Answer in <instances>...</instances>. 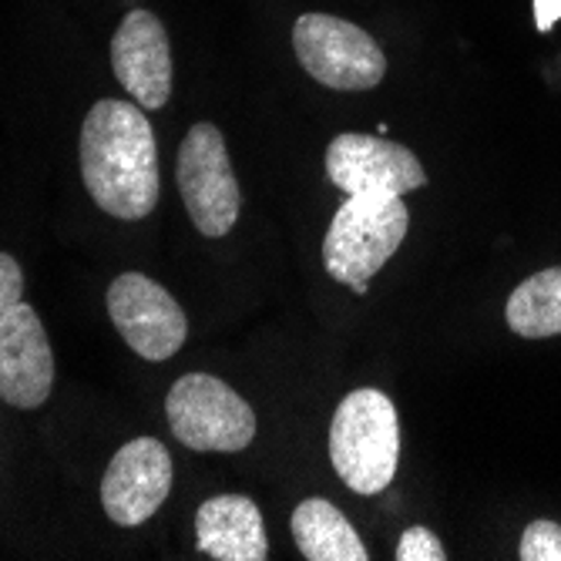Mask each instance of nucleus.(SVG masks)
<instances>
[{"label": "nucleus", "mask_w": 561, "mask_h": 561, "mask_svg": "<svg viewBox=\"0 0 561 561\" xmlns=\"http://www.w3.org/2000/svg\"><path fill=\"white\" fill-rule=\"evenodd\" d=\"M330 461L356 494H380L400 461V421L387 393L364 387L340 400L330 424Z\"/></svg>", "instance_id": "2"}, {"label": "nucleus", "mask_w": 561, "mask_h": 561, "mask_svg": "<svg viewBox=\"0 0 561 561\" xmlns=\"http://www.w3.org/2000/svg\"><path fill=\"white\" fill-rule=\"evenodd\" d=\"M195 545L216 561H266L270 538L260 504L245 494H216L195 515Z\"/></svg>", "instance_id": "12"}, {"label": "nucleus", "mask_w": 561, "mask_h": 561, "mask_svg": "<svg viewBox=\"0 0 561 561\" xmlns=\"http://www.w3.org/2000/svg\"><path fill=\"white\" fill-rule=\"evenodd\" d=\"M327 175L343 195H397L427 185V172L411 148L380 135L343 131L327 148Z\"/></svg>", "instance_id": "8"}, {"label": "nucleus", "mask_w": 561, "mask_h": 561, "mask_svg": "<svg viewBox=\"0 0 561 561\" xmlns=\"http://www.w3.org/2000/svg\"><path fill=\"white\" fill-rule=\"evenodd\" d=\"M78 159L84 188L101 213L138 222L159 206V145L135 101H94L81 125Z\"/></svg>", "instance_id": "1"}, {"label": "nucleus", "mask_w": 561, "mask_h": 561, "mask_svg": "<svg viewBox=\"0 0 561 561\" xmlns=\"http://www.w3.org/2000/svg\"><path fill=\"white\" fill-rule=\"evenodd\" d=\"M296 548L310 561H367V548L346 522V515L327 497H306L289 518Z\"/></svg>", "instance_id": "13"}, {"label": "nucleus", "mask_w": 561, "mask_h": 561, "mask_svg": "<svg viewBox=\"0 0 561 561\" xmlns=\"http://www.w3.org/2000/svg\"><path fill=\"white\" fill-rule=\"evenodd\" d=\"M108 313L122 340L141 360H169L188 340V320L179 299L141 273H122L108 286Z\"/></svg>", "instance_id": "7"}, {"label": "nucleus", "mask_w": 561, "mask_h": 561, "mask_svg": "<svg viewBox=\"0 0 561 561\" xmlns=\"http://www.w3.org/2000/svg\"><path fill=\"white\" fill-rule=\"evenodd\" d=\"M175 179L195 229L209 239L229 236L242 213V192L226 138L216 125L198 122L188 128L179 148Z\"/></svg>", "instance_id": "4"}, {"label": "nucleus", "mask_w": 561, "mask_h": 561, "mask_svg": "<svg viewBox=\"0 0 561 561\" xmlns=\"http://www.w3.org/2000/svg\"><path fill=\"white\" fill-rule=\"evenodd\" d=\"M507 327L525 340H545L561 333V266L528 276L504 306Z\"/></svg>", "instance_id": "14"}, {"label": "nucleus", "mask_w": 561, "mask_h": 561, "mask_svg": "<svg viewBox=\"0 0 561 561\" xmlns=\"http://www.w3.org/2000/svg\"><path fill=\"white\" fill-rule=\"evenodd\" d=\"M293 50L306 75L333 91H370L387 75L380 44L333 14H302L293 24Z\"/></svg>", "instance_id": "6"}, {"label": "nucleus", "mask_w": 561, "mask_h": 561, "mask_svg": "<svg viewBox=\"0 0 561 561\" xmlns=\"http://www.w3.org/2000/svg\"><path fill=\"white\" fill-rule=\"evenodd\" d=\"M169 427L192 450H242L256 437L252 407L213 374H185L165 397Z\"/></svg>", "instance_id": "5"}, {"label": "nucleus", "mask_w": 561, "mask_h": 561, "mask_svg": "<svg viewBox=\"0 0 561 561\" xmlns=\"http://www.w3.org/2000/svg\"><path fill=\"white\" fill-rule=\"evenodd\" d=\"M411 213L397 195H346L336 209L330 232L323 239L327 273L350 286L353 293H367V283L387 266L400 249Z\"/></svg>", "instance_id": "3"}, {"label": "nucleus", "mask_w": 561, "mask_h": 561, "mask_svg": "<svg viewBox=\"0 0 561 561\" xmlns=\"http://www.w3.org/2000/svg\"><path fill=\"white\" fill-rule=\"evenodd\" d=\"M518 558L522 561H561V525L531 522L522 535Z\"/></svg>", "instance_id": "15"}, {"label": "nucleus", "mask_w": 561, "mask_h": 561, "mask_svg": "<svg viewBox=\"0 0 561 561\" xmlns=\"http://www.w3.org/2000/svg\"><path fill=\"white\" fill-rule=\"evenodd\" d=\"M561 21V0H535V27L548 34Z\"/></svg>", "instance_id": "18"}, {"label": "nucleus", "mask_w": 561, "mask_h": 561, "mask_svg": "<svg viewBox=\"0 0 561 561\" xmlns=\"http://www.w3.org/2000/svg\"><path fill=\"white\" fill-rule=\"evenodd\" d=\"M112 68L138 108H165L172 98V44L165 24L151 11H131L112 37Z\"/></svg>", "instance_id": "10"}, {"label": "nucleus", "mask_w": 561, "mask_h": 561, "mask_svg": "<svg viewBox=\"0 0 561 561\" xmlns=\"http://www.w3.org/2000/svg\"><path fill=\"white\" fill-rule=\"evenodd\" d=\"M55 387V353L47 330L27 302L0 320V400L34 411Z\"/></svg>", "instance_id": "11"}, {"label": "nucleus", "mask_w": 561, "mask_h": 561, "mask_svg": "<svg viewBox=\"0 0 561 561\" xmlns=\"http://www.w3.org/2000/svg\"><path fill=\"white\" fill-rule=\"evenodd\" d=\"M172 454L156 437H135L118 454L101 478V504L105 515L122 528H138L159 515L172 491Z\"/></svg>", "instance_id": "9"}, {"label": "nucleus", "mask_w": 561, "mask_h": 561, "mask_svg": "<svg viewBox=\"0 0 561 561\" xmlns=\"http://www.w3.org/2000/svg\"><path fill=\"white\" fill-rule=\"evenodd\" d=\"M447 551L431 528H407L397 545V561H444Z\"/></svg>", "instance_id": "16"}, {"label": "nucleus", "mask_w": 561, "mask_h": 561, "mask_svg": "<svg viewBox=\"0 0 561 561\" xmlns=\"http://www.w3.org/2000/svg\"><path fill=\"white\" fill-rule=\"evenodd\" d=\"M18 302H24V273L14 256L0 252V320H4Z\"/></svg>", "instance_id": "17"}]
</instances>
